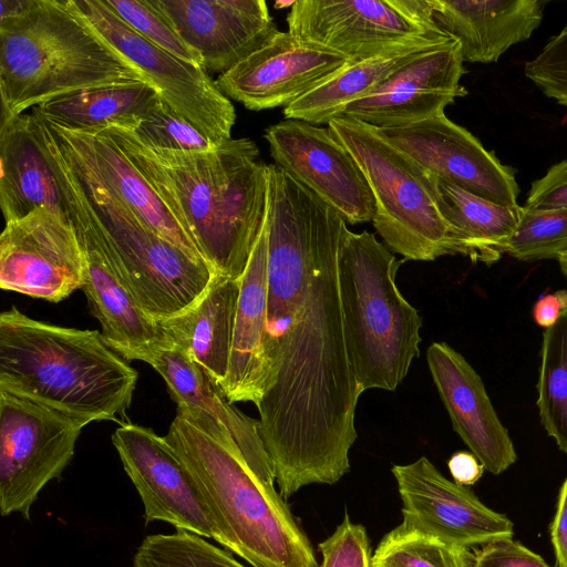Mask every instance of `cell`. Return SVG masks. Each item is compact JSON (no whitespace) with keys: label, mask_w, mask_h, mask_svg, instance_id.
Wrapping results in <instances>:
<instances>
[{"label":"cell","mask_w":567,"mask_h":567,"mask_svg":"<svg viewBox=\"0 0 567 567\" xmlns=\"http://www.w3.org/2000/svg\"><path fill=\"white\" fill-rule=\"evenodd\" d=\"M130 82L150 83L70 0H31L21 14L0 20L1 118L69 93Z\"/></svg>","instance_id":"5"},{"label":"cell","mask_w":567,"mask_h":567,"mask_svg":"<svg viewBox=\"0 0 567 567\" xmlns=\"http://www.w3.org/2000/svg\"><path fill=\"white\" fill-rule=\"evenodd\" d=\"M524 73L547 97L567 107V24L525 63Z\"/></svg>","instance_id":"37"},{"label":"cell","mask_w":567,"mask_h":567,"mask_svg":"<svg viewBox=\"0 0 567 567\" xmlns=\"http://www.w3.org/2000/svg\"><path fill=\"white\" fill-rule=\"evenodd\" d=\"M540 423L563 452H567V308L543 333L537 381Z\"/></svg>","instance_id":"31"},{"label":"cell","mask_w":567,"mask_h":567,"mask_svg":"<svg viewBox=\"0 0 567 567\" xmlns=\"http://www.w3.org/2000/svg\"><path fill=\"white\" fill-rule=\"evenodd\" d=\"M558 264H559L561 272L567 278V254L558 259Z\"/></svg>","instance_id":"44"},{"label":"cell","mask_w":567,"mask_h":567,"mask_svg":"<svg viewBox=\"0 0 567 567\" xmlns=\"http://www.w3.org/2000/svg\"><path fill=\"white\" fill-rule=\"evenodd\" d=\"M434 24L458 42L464 62L492 63L539 27L543 0H430Z\"/></svg>","instance_id":"24"},{"label":"cell","mask_w":567,"mask_h":567,"mask_svg":"<svg viewBox=\"0 0 567 567\" xmlns=\"http://www.w3.org/2000/svg\"><path fill=\"white\" fill-rule=\"evenodd\" d=\"M391 472L402 502V528L467 549L514 536L507 516L447 480L427 457L394 465Z\"/></svg>","instance_id":"15"},{"label":"cell","mask_w":567,"mask_h":567,"mask_svg":"<svg viewBox=\"0 0 567 567\" xmlns=\"http://www.w3.org/2000/svg\"><path fill=\"white\" fill-rule=\"evenodd\" d=\"M443 214L461 234L473 261L492 264L505 254L520 214V206H506L439 179Z\"/></svg>","instance_id":"30"},{"label":"cell","mask_w":567,"mask_h":567,"mask_svg":"<svg viewBox=\"0 0 567 567\" xmlns=\"http://www.w3.org/2000/svg\"><path fill=\"white\" fill-rule=\"evenodd\" d=\"M328 128L362 171L375 203L373 227L392 252L405 261H433L445 255L471 258L465 240L443 214L437 177L378 127L341 115Z\"/></svg>","instance_id":"7"},{"label":"cell","mask_w":567,"mask_h":567,"mask_svg":"<svg viewBox=\"0 0 567 567\" xmlns=\"http://www.w3.org/2000/svg\"><path fill=\"white\" fill-rule=\"evenodd\" d=\"M467 550L398 526L379 543L372 567H466Z\"/></svg>","instance_id":"33"},{"label":"cell","mask_w":567,"mask_h":567,"mask_svg":"<svg viewBox=\"0 0 567 567\" xmlns=\"http://www.w3.org/2000/svg\"><path fill=\"white\" fill-rule=\"evenodd\" d=\"M85 419L0 390V514L30 519L40 492L60 481Z\"/></svg>","instance_id":"10"},{"label":"cell","mask_w":567,"mask_h":567,"mask_svg":"<svg viewBox=\"0 0 567 567\" xmlns=\"http://www.w3.org/2000/svg\"><path fill=\"white\" fill-rule=\"evenodd\" d=\"M267 227L262 228L240 278L229 365L219 383L233 402L259 405L269 386L267 358Z\"/></svg>","instance_id":"23"},{"label":"cell","mask_w":567,"mask_h":567,"mask_svg":"<svg viewBox=\"0 0 567 567\" xmlns=\"http://www.w3.org/2000/svg\"><path fill=\"white\" fill-rule=\"evenodd\" d=\"M137 371L97 330L39 321L16 307L0 315V390L89 422L125 416Z\"/></svg>","instance_id":"4"},{"label":"cell","mask_w":567,"mask_h":567,"mask_svg":"<svg viewBox=\"0 0 567 567\" xmlns=\"http://www.w3.org/2000/svg\"><path fill=\"white\" fill-rule=\"evenodd\" d=\"M449 471L455 483L463 486L475 484L485 471L481 462L471 452H456L447 462Z\"/></svg>","instance_id":"42"},{"label":"cell","mask_w":567,"mask_h":567,"mask_svg":"<svg viewBox=\"0 0 567 567\" xmlns=\"http://www.w3.org/2000/svg\"><path fill=\"white\" fill-rule=\"evenodd\" d=\"M426 362L453 430L485 471L494 475L505 472L517 454L480 374L446 342H433Z\"/></svg>","instance_id":"21"},{"label":"cell","mask_w":567,"mask_h":567,"mask_svg":"<svg viewBox=\"0 0 567 567\" xmlns=\"http://www.w3.org/2000/svg\"><path fill=\"white\" fill-rule=\"evenodd\" d=\"M112 443L141 497L146 525L165 522L225 547L224 533L207 498L165 436L122 423L112 434Z\"/></svg>","instance_id":"13"},{"label":"cell","mask_w":567,"mask_h":567,"mask_svg":"<svg viewBox=\"0 0 567 567\" xmlns=\"http://www.w3.org/2000/svg\"><path fill=\"white\" fill-rule=\"evenodd\" d=\"M32 113L47 123L64 147L106 189L126 204L155 233L193 260L207 266L194 239L140 171L103 131L71 130L44 118L34 111Z\"/></svg>","instance_id":"22"},{"label":"cell","mask_w":567,"mask_h":567,"mask_svg":"<svg viewBox=\"0 0 567 567\" xmlns=\"http://www.w3.org/2000/svg\"><path fill=\"white\" fill-rule=\"evenodd\" d=\"M150 365L164 379L177 406L199 411L225 429L254 473L274 486V471L259 434L258 420L237 409L219 384L178 348L159 352Z\"/></svg>","instance_id":"26"},{"label":"cell","mask_w":567,"mask_h":567,"mask_svg":"<svg viewBox=\"0 0 567 567\" xmlns=\"http://www.w3.org/2000/svg\"><path fill=\"white\" fill-rule=\"evenodd\" d=\"M153 2L210 72H227L279 32L265 0Z\"/></svg>","instance_id":"20"},{"label":"cell","mask_w":567,"mask_h":567,"mask_svg":"<svg viewBox=\"0 0 567 567\" xmlns=\"http://www.w3.org/2000/svg\"><path fill=\"white\" fill-rule=\"evenodd\" d=\"M524 207L535 210L567 208V158L533 182Z\"/></svg>","instance_id":"40"},{"label":"cell","mask_w":567,"mask_h":567,"mask_svg":"<svg viewBox=\"0 0 567 567\" xmlns=\"http://www.w3.org/2000/svg\"><path fill=\"white\" fill-rule=\"evenodd\" d=\"M267 358L259 434L280 495L334 484L350 471L362 394L350 363L339 287L346 220L268 165Z\"/></svg>","instance_id":"1"},{"label":"cell","mask_w":567,"mask_h":567,"mask_svg":"<svg viewBox=\"0 0 567 567\" xmlns=\"http://www.w3.org/2000/svg\"><path fill=\"white\" fill-rule=\"evenodd\" d=\"M133 567H246L229 551L197 534L176 529L173 534L147 535L137 547Z\"/></svg>","instance_id":"32"},{"label":"cell","mask_w":567,"mask_h":567,"mask_svg":"<svg viewBox=\"0 0 567 567\" xmlns=\"http://www.w3.org/2000/svg\"><path fill=\"white\" fill-rule=\"evenodd\" d=\"M567 308V289L547 293L538 298L533 307L535 322L545 329L551 327Z\"/></svg>","instance_id":"43"},{"label":"cell","mask_w":567,"mask_h":567,"mask_svg":"<svg viewBox=\"0 0 567 567\" xmlns=\"http://www.w3.org/2000/svg\"><path fill=\"white\" fill-rule=\"evenodd\" d=\"M133 132L142 143L155 148L205 152L219 145L177 115L161 97Z\"/></svg>","instance_id":"35"},{"label":"cell","mask_w":567,"mask_h":567,"mask_svg":"<svg viewBox=\"0 0 567 567\" xmlns=\"http://www.w3.org/2000/svg\"><path fill=\"white\" fill-rule=\"evenodd\" d=\"M35 128L62 189L70 220L85 256L82 287L91 313L101 323L106 344L126 361L150 364L172 344L134 298L110 254L105 239L90 210L81 186L55 138L40 117Z\"/></svg>","instance_id":"9"},{"label":"cell","mask_w":567,"mask_h":567,"mask_svg":"<svg viewBox=\"0 0 567 567\" xmlns=\"http://www.w3.org/2000/svg\"><path fill=\"white\" fill-rule=\"evenodd\" d=\"M85 280V256L70 218L47 208L6 223L0 236V287L60 302Z\"/></svg>","instance_id":"14"},{"label":"cell","mask_w":567,"mask_h":567,"mask_svg":"<svg viewBox=\"0 0 567 567\" xmlns=\"http://www.w3.org/2000/svg\"><path fill=\"white\" fill-rule=\"evenodd\" d=\"M159 94L147 82L97 86L47 101L32 111L44 118L76 131L111 126L135 130Z\"/></svg>","instance_id":"29"},{"label":"cell","mask_w":567,"mask_h":567,"mask_svg":"<svg viewBox=\"0 0 567 567\" xmlns=\"http://www.w3.org/2000/svg\"><path fill=\"white\" fill-rule=\"evenodd\" d=\"M275 164L334 209L347 224L372 221L375 203L370 186L346 147L328 127L298 120L268 126Z\"/></svg>","instance_id":"16"},{"label":"cell","mask_w":567,"mask_h":567,"mask_svg":"<svg viewBox=\"0 0 567 567\" xmlns=\"http://www.w3.org/2000/svg\"><path fill=\"white\" fill-rule=\"evenodd\" d=\"M466 567H550L542 556L519 542L501 538L466 554Z\"/></svg>","instance_id":"39"},{"label":"cell","mask_w":567,"mask_h":567,"mask_svg":"<svg viewBox=\"0 0 567 567\" xmlns=\"http://www.w3.org/2000/svg\"><path fill=\"white\" fill-rule=\"evenodd\" d=\"M505 254L522 261L558 260L567 254V208L535 210L520 206Z\"/></svg>","instance_id":"34"},{"label":"cell","mask_w":567,"mask_h":567,"mask_svg":"<svg viewBox=\"0 0 567 567\" xmlns=\"http://www.w3.org/2000/svg\"><path fill=\"white\" fill-rule=\"evenodd\" d=\"M380 131L439 179L497 204L518 205L515 169L502 164L494 152L445 113Z\"/></svg>","instance_id":"17"},{"label":"cell","mask_w":567,"mask_h":567,"mask_svg":"<svg viewBox=\"0 0 567 567\" xmlns=\"http://www.w3.org/2000/svg\"><path fill=\"white\" fill-rule=\"evenodd\" d=\"M549 534L557 566L567 567V478L559 489Z\"/></svg>","instance_id":"41"},{"label":"cell","mask_w":567,"mask_h":567,"mask_svg":"<svg viewBox=\"0 0 567 567\" xmlns=\"http://www.w3.org/2000/svg\"><path fill=\"white\" fill-rule=\"evenodd\" d=\"M404 261L374 234L344 230L339 287L349 359L361 392L394 391L420 355L422 318L396 286Z\"/></svg>","instance_id":"6"},{"label":"cell","mask_w":567,"mask_h":567,"mask_svg":"<svg viewBox=\"0 0 567 567\" xmlns=\"http://www.w3.org/2000/svg\"><path fill=\"white\" fill-rule=\"evenodd\" d=\"M50 132L81 186L111 256L144 311L157 321L195 303L215 276L212 270L155 233Z\"/></svg>","instance_id":"8"},{"label":"cell","mask_w":567,"mask_h":567,"mask_svg":"<svg viewBox=\"0 0 567 567\" xmlns=\"http://www.w3.org/2000/svg\"><path fill=\"white\" fill-rule=\"evenodd\" d=\"M453 40L432 34L367 58H354L339 71L285 106L286 120L328 124L351 103L379 89L399 68L416 55Z\"/></svg>","instance_id":"28"},{"label":"cell","mask_w":567,"mask_h":567,"mask_svg":"<svg viewBox=\"0 0 567 567\" xmlns=\"http://www.w3.org/2000/svg\"><path fill=\"white\" fill-rule=\"evenodd\" d=\"M104 1L124 22L153 44L184 61L202 65L198 54L183 41L153 0Z\"/></svg>","instance_id":"36"},{"label":"cell","mask_w":567,"mask_h":567,"mask_svg":"<svg viewBox=\"0 0 567 567\" xmlns=\"http://www.w3.org/2000/svg\"><path fill=\"white\" fill-rule=\"evenodd\" d=\"M85 22L153 84L183 120L216 144L231 138L236 112L199 64L153 44L124 22L104 0H70Z\"/></svg>","instance_id":"11"},{"label":"cell","mask_w":567,"mask_h":567,"mask_svg":"<svg viewBox=\"0 0 567 567\" xmlns=\"http://www.w3.org/2000/svg\"><path fill=\"white\" fill-rule=\"evenodd\" d=\"M103 131L196 243L214 275L240 279L267 210L268 165L248 138L205 152L155 148L132 130Z\"/></svg>","instance_id":"2"},{"label":"cell","mask_w":567,"mask_h":567,"mask_svg":"<svg viewBox=\"0 0 567 567\" xmlns=\"http://www.w3.org/2000/svg\"><path fill=\"white\" fill-rule=\"evenodd\" d=\"M165 439L200 486L226 549L251 567H318L285 498L254 473L225 429L199 411L177 406Z\"/></svg>","instance_id":"3"},{"label":"cell","mask_w":567,"mask_h":567,"mask_svg":"<svg viewBox=\"0 0 567 567\" xmlns=\"http://www.w3.org/2000/svg\"><path fill=\"white\" fill-rule=\"evenodd\" d=\"M465 72L453 39L403 64L374 92L348 105L343 115L383 128L444 114L456 97L467 94L460 83Z\"/></svg>","instance_id":"19"},{"label":"cell","mask_w":567,"mask_h":567,"mask_svg":"<svg viewBox=\"0 0 567 567\" xmlns=\"http://www.w3.org/2000/svg\"><path fill=\"white\" fill-rule=\"evenodd\" d=\"M0 204L6 223L21 219L38 208L70 218L32 114L1 118Z\"/></svg>","instance_id":"25"},{"label":"cell","mask_w":567,"mask_h":567,"mask_svg":"<svg viewBox=\"0 0 567 567\" xmlns=\"http://www.w3.org/2000/svg\"><path fill=\"white\" fill-rule=\"evenodd\" d=\"M240 279L215 275L200 298L157 323L171 342L199 364L218 384L226 378Z\"/></svg>","instance_id":"27"},{"label":"cell","mask_w":567,"mask_h":567,"mask_svg":"<svg viewBox=\"0 0 567 567\" xmlns=\"http://www.w3.org/2000/svg\"><path fill=\"white\" fill-rule=\"evenodd\" d=\"M352 59L279 31L215 82L226 97L248 110L285 107Z\"/></svg>","instance_id":"18"},{"label":"cell","mask_w":567,"mask_h":567,"mask_svg":"<svg viewBox=\"0 0 567 567\" xmlns=\"http://www.w3.org/2000/svg\"><path fill=\"white\" fill-rule=\"evenodd\" d=\"M318 550L322 556L320 567H372L367 529L348 514L332 535L318 544Z\"/></svg>","instance_id":"38"},{"label":"cell","mask_w":567,"mask_h":567,"mask_svg":"<svg viewBox=\"0 0 567 567\" xmlns=\"http://www.w3.org/2000/svg\"><path fill=\"white\" fill-rule=\"evenodd\" d=\"M287 14L296 38L367 58L432 34L430 0H297Z\"/></svg>","instance_id":"12"}]
</instances>
